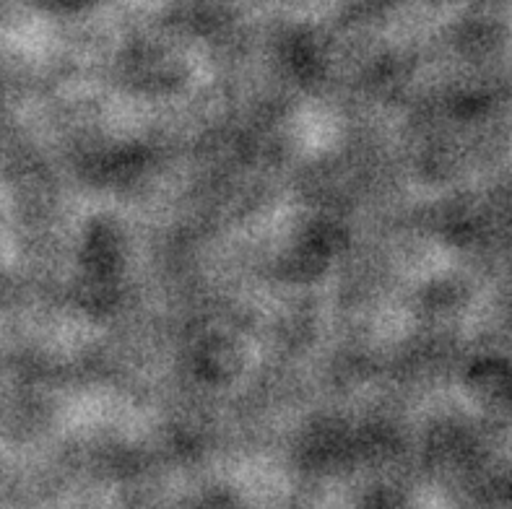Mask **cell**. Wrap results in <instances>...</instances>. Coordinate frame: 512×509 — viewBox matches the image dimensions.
Here are the masks:
<instances>
[]
</instances>
